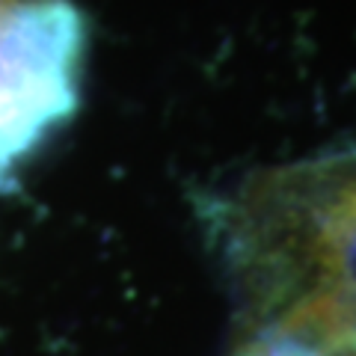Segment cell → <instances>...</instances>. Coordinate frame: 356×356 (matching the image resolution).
<instances>
[{"mask_svg": "<svg viewBox=\"0 0 356 356\" xmlns=\"http://www.w3.org/2000/svg\"><path fill=\"white\" fill-rule=\"evenodd\" d=\"M217 208L232 356H356V146L255 172Z\"/></svg>", "mask_w": 356, "mask_h": 356, "instance_id": "cell-1", "label": "cell"}]
</instances>
